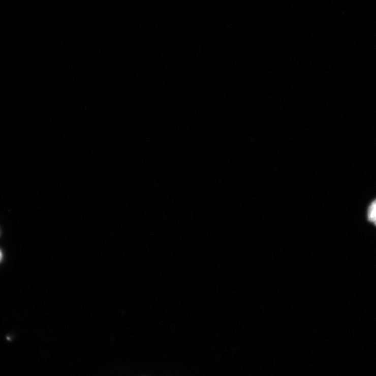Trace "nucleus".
Returning <instances> with one entry per match:
<instances>
[{
	"mask_svg": "<svg viewBox=\"0 0 376 376\" xmlns=\"http://www.w3.org/2000/svg\"><path fill=\"white\" fill-rule=\"evenodd\" d=\"M368 219L376 225V200L373 201L369 206L368 211Z\"/></svg>",
	"mask_w": 376,
	"mask_h": 376,
	"instance_id": "f257e3e1",
	"label": "nucleus"
},
{
	"mask_svg": "<svg viewBox=\"0 0 376 376\" xmlns=\"http://www.w3.org/2000/svg\"><path fill=\"white\" fill-rule=\"evenodd\" d=\"M3 258V254L1 251H0V261H1Z\"/></svg>",
	"mask_w": 376,
	"mask_h": 376,
	"instance_id": "f03ea898",
	"label": "nucleus"
}]
</instances>
